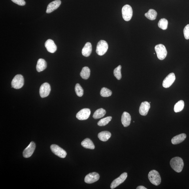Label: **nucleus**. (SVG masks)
I'll return each instance as SVG.
<instances>
[{
    "label": "nucleus",
    "mask_w": 189,
    "mask_h": 189,
    "mask_svg": "<svg viewBox=\"0 0 189 189\" xmlns=\"http://www.w3.org/2000/svg\"><path fill=\"white\" fill-rule=\"evenodd\" d=\"M81 145L84 148L87 149H94L95 146L92 140L87 138L82 142Z\"/></svg>",
    "instance_id": "nucleus-22"
},
{
    "label": "nucleus",
    "mask_w": 189,
    "mask_h": 189,
    "mask_svg": "<svg viewBox=\"0 0 189 189\" xmlns=\"http://www.w3.org/2000/svg\"><path fill=\"white\" fill-rule=\"evenodd\" d=\"M121 69V66L119 65L114 70V75L118 80H120L122 78Z\"/></svg>",
    "instance_id": "nucleus-29"
},
{
    "label": "nucleus",
    "mask_w": 189,
    "mask_h": 189,
    "mask_svg": "<svg viewBox=\"0 0 189 189\" xmlns=\"http://www.w3.org/2000/svg\"><path fill=\"white\" fill-rule=\"evenodd\" d=\"M50 148L53 153L59 157L64 158L67 156V153L65 151L58 145L53 144L51 145Z\"/></svg>",
    "instance_id": "nucleus-7"
},
{
    "label": "nucleus",
    "mask_w": 189,
    "mask_h": 189,
    "mask_svg": "<svg viewBox=\"0 0 189 189\" xmlns=\"http://www.w3.org/2000/svg\"><path fill=\"white\" fill-rule=\"evenodd\" d=\"M112 94V91L109 90V89L105 87H103L102 88L100 92V95L102 97H109L111 96Z\"/></svg>",
    "instance_id": "nucleus-30"
},
{
    "label": "nucleus",
    "mask_w": 189,
    "mask_h": 189,
    "mask_svg": "<svg viewBox=\"0 0 189 189\" xmlns=\"http://www.w3.org/2000/svg\"><path fill=\"white\" fill-rule=\"evenodd\" d=\"M184 102L183 100H180L178 102L174 107V111L175 112H180L182 111L184 107Z\"/></svg>",
    "instance_id": "nucleus-26"
},
{
    "label": "nucleus",
    "mask_w": 189,
    "mask_h": 189,
    "mask_svg": "<svg viewBox=\"0 0 189 189\" xmlns=\"http://www.w3.org/2000/svg\"><path fill=\"white\" fill-rule=\"evenodd\" d=\"M127 177V173L124 172L119 177L114 180L112 182L111 186H110V188L112 189H113L117 187L126 180Z\"/></svg>",
    "instance_id": "nucleus-9"
},
{
    "label": "nucleus",
    "mask_w": 189,
    "mask_h": 189,
    "mask_svg": "<svg viewBox=\"0 0 189 189\" xmlns=\"http://www.w3.org/2000/svg\"><path fill=\"white\" fill-rule=\"evenodd\" d=\"M136 189H147V188H146V187H144V186H140L137 187Z\"/></svg>",
    "instance_id": "nucleus-34"
},
{
    "label": "nucleus",
    "mask_w": 189,
    "mask_h": 189,
    "mask_svg": "<svg viewBox=\"0 0 189 189\" xmlns=\"http://www.w3.org/2000/svg\"><path fill=\"white\" fill-rule=\"evenodd\" d=\"M50 90L51 88L50 84L47 83H44L41 85L40 88V96L42 98L48 96L50 94Z\"/></svg>",
    "instance_id": "nucleus-8"
},
{
    "label": "nucleus",
    "mask_w": 189,
    "mask_h": 189,
    "mask_svg": "<svg viewBox=\"0 0 189 189\" xmlns=\"http://www.w3.org/2000/svg\"><path fill=\"white\" fill-rule=\"evenodd\" d=\"M186 138V135L185 133H181L174 137L171 140L172 144L176 145L180 144L183 142Z\"/></svg>",
    "instance_id": "nucleus-19"
},
{
    "label": "nucleus",
    "mask_w": 189,
    "mask_h": 189,
    "mask_svg": "<svg viewBox=\"0 0 189 189\" xmlns=\"http://www.w3.org/2000/svg\"><path fill=\"white\" fill-rule=\"evenodd\" d=\"M35 144L33 142H31L23 152V156L25 158H28L32 155L35 150Z\"/></svg>",
    "instance_id": "nucleus-12"
},
{
    "label": "nucleus",
    "mask_w": 189,
    "mask_h": 189,
    "mask_svg": "<svg viewBox=\"0 0 189 189\" xmlns=\"http://www.w3.org/2000/svg\"><path fill=\"white\" fill-rule=\"evenodd\" d=\"M155 50L157 56L159 60H162L166 57L167 52L165 47L163 44H160L157 45L155 47Z\"/></svg>",
    "instance_id": "nucleus-3"
},
{
    "label": "nucleus",
    "mask_w": 189,
    "mask_h": 189,
    "mask_svg": "<svg viewBox=\"0 0 189 189\" xmlns=\"http://www.w3.org/2000/svg\"><path fill=\"white\" fill-rule=\"evenodd\" d=\"M92 50V45L90 42H87L83 48L82 53L83 56L85 57L90 56Z\"/></svg>",
    "instance_id": "nucleus-18"
},
{
    "label": "nucleus",
    "mask_w": 189,
    "mask_h": 189,
    "mask_svg": "<svg viewBox=\"0 0 189 189\" xmlns=\"http://www.w3.org/2000/svg\"><path fill=\"white\" fill-rule=\"evenodd\" d=\"M99 174L94 172L87 175L85 178L84 181L86 183L92 184L97 181L99 179Z\"/></svg>",
    "instance_id": "nucleus-13"
},
{
    "label": "nucleus",
    "mask_w": 189,
    "mask_h": 189,
    "mask_svg": "<svg viewBox=\"0 0 189 189\" xmlns=\"http://www.w3.org/2000/svg\"><path fill=\"white\" fill-rule=\"evenodd\" d=\"M112 118L111 117L109 116L102 119L98 122L97 124L99 126H105L109 123L111 120Z\"/></svg>",
    "instance_id": "nucleus-28"
},
{
    "label": "nucleus",
    "mask_w": 189,
    "mask_h": 189,
    "mask_svg": "<svg viewBox=\"0 0 189 189\" xmlns=\"http://www.w3.org/2000/svg\"><path fill=\"white\" fill-rule=\"evenodd\" d=\"M91 114L90 110L88 108H84L81 110L76 114V117L78 120H85L90 117Z\"/></svg>",
    "instance_id": "nucleus-10"
},
{
    "label": "nucleus",
    "mask_w": 189,
    "mask_h": 189,
    "mask_svg": "<svg viewBox=\"0 0 189 189\" xmlns=\"http://www.w3.org/2000/svg\"><path fill=\"white\" fill-rule=\"evenodd\" d=\"M150 108V105L148 102L145 101L141 103L140 106L139 112L142 116H145L148 114Z\"/></svg>",
    "instance_id": "nucleus-14"
},
{
    "label": "nucleus",
    "mask_w": 189,
    "mask_h": 189,
    "mask_svg": "<svg viewBox=\"0 0 189 189\" xmlns=\"http://www.w3.org/2000/svg\"><path fill=\"white\" fill-rule=\"evenodd\" d=\"M108 49L107 42L105 40H101L97 44L96 52L99 56H103L107 52Z\"/></svg>",
    "instance_id": "nucleus-5"
},
{
    "label": "nucleus",
    "mask_w": 189,
    "mask_h": 189,
    "mask_svg": "<svg viewBox=\"0 0 189 189\" xmlns=\"http://www.w3.org/2000/svg\"><path fill=\"white\" fill-rule=\"evenodd\" d=\"M75 91L78 97H82L84 95V90L79 84H77L75 86Z\"/></svg>",
    "instance_id": "nucleus-31"
},
{
    "label": "nucleus",
    "mask_w": 189,
    "mask_h": 189,
    "mask_svg": "<svg viewBox=\"0 0 189 189\" xmlns=\"http://www.w3.org/2000/svg\"><path fill=\"white\" fill-rule=\"evenodd\" d=\"M14 3L20 6H24L26 4L24 0H11Z\"/></svg>",
    "instance_id": "nucleus-33"
},
{
    "label": "nucleus",
    "mask_w": 189,
    "mask_h": 189,
    "mask_svg": "<svg viewBox=\"0 0 189 189\" xmlns=\"http://www.w3.org/2000/svg\"><path fill=\"white\" fill-rule=\"evenodd\" d=\"M111 134L109 131H104L101 132L98 135V137L101 141L103 142L107 141L110 137Z\"/></svg>",
    "instance_id": "nucleus-21"
},
{
    "label": "nucleus",
    "mask_w": 189,
    "mask_h": 189,
    "mask_svg": "<svg viewBox=\"0 0 189 189\" xmlns=\"http://www.w3.org/2000/svg\"><path fill=\"white\" fill-rule=\"evenodd\" d=\"M45 47L48 52L50 53H54L57 50V46L54 42L51 39H48L45 43Z\"/></svg>",
    "instance_id": "nucleus-16"
},
{
    "label": "nucleus",
    "mask_w": 189,
    "mask_h": 189,
    "mask_svg": "<svg viewBox=\"0 0 189 189\" xmlns=\"http://www.w3.org/2000/svg\"><path fill=\"white\" fill-rule=\"evenodd\" d=\"M148 178L151 183L154 185L158 186L161 183V178L157 171L153 170L148 174Z\"/></svg>",
    "instance_id": "nucleus-2"
},
{
    "label": "nucleus",
    "mask_w": 189,
    "mask_h": 189,
    "mask_svg": "<svg viewBox=\"0 0 189 189\" xmlns=\"http://www.w3.org/2000/svg\"><path fill=\"white\" fill-rule=\"evenodd\" d=\"M122 14L125 21L130 20L133 15V10L131 6L129 5H124L122 8Z\"/></svg>",
    "instance_id": "nucleus-6"
},
{
    "label": "nucleus",
    "mask_w": 189,
    "mask_h": 189,
    "mask_svg": "<svg viewBox=\"0 0 189 189\" xmlns=\"http://www.w3.org/2000/svg\"><path fill=\"white\" fill-rule=\"evenodd\" d=\"M61 1L60 0H56L51 2L47 6L46 13L50 14L58 8L61 5Z\"/></svg>",
    "instance_id": "nucleus-15"
},
{
    "label": "nucleus",
    "mask_w": 189,
    "mask_h": 189,
    "mask_svg": "<svg viewBox=\"0 0 189 189\" xmlns=\"http://www.w3.org/2000/svg\"><path fill=\"white\" fill-rule=\"evenodd\" d=\"M184 37L187 40L189 39V24H188L184 27Z\"/></svg>",
    "instance_id": "nucleus-32"
},
{
    "label": "nucleus",
    "mask_w": 189,
    "mask_h": 189,
    "mask_svg": "<svg viewBox=\"0 0 189 189\" xmlns=\"http://www.w3.org/2000/svg\"><path fill=\"white\" fill-rule=\"evenodd\" d=\"M168 25V21L165 18L161 19L159 21L158 23V26L159 28L166 30L167 28Z\"/></svg>",
    "instance_id": "nucleus-27"
},
{
    "label": "nucleus",
    "mask_w": 189,
    "mask_h": 189,
    "mask_svg": "<svg viewBox=\"0 0 189 189\" xmlns=\"http://www.w3.org/2000/svg\"><path fill=\"white\" fill-rule=\"evenodd\" d=\"M170 164L172 169L177 173L181 172L184 166L183 160L181 158L178 157L172 158L170 162Z\"/></svg>",
    "instance_id": "nucleus-1"
},
{
    "label": "nucleus",
    "mask_w": 189,
    "mask_h": 189,
    "mask_svg": "<svg viewBox=\"0 0 189 189\" xmlns=\"http://www.w3.org/2000/svg\"><path fill=\"white\" fill-rule=\"evenodd\" d=\"M90 70L87 67L83 68L80 75L83 79H88L90 78Z\"/></svg>",
    "instance_id": "nucleus-23"
},
{
    "label": "nucleus",
    "mask_w": 189,
    "mask_h": 189,
    "mask_svg": "<svg viewBox=\"0 0 189 189\" xmlns=\"http://www.w3.org/2000/svg\"><path fill=\"white\" fill-rule=\"evenodd\" d=\"M106 113V111L105 109L103 108H100L96 110L94 112L93 115V117L95 119L100 118L105 116Z\"/></svg>",
    "instance_id": "nucleus-24"
},
{
    "label": "nucleus",
    "mask_w": 189,
    "mask_h": 189,
    "mask_svg": "<svg viewBox=\"0 0 189 189\" xmlns=\"http://www.w3.org/2000/svg\"><path fill=\"white\" fill-rule=\"evenodd\" d=\"M47 67V63L44 59H40L38 60L36 69L38 72H40L44 71Z\"/></svg>",
    "instance_id": "nucleus-20"
},
{
    "label": "nucleus",
    "mask_w": 189,
    "mask_h": 189,
    "mask_svg": "<svg viewBox=\"0 0 189 189\" xmlns=\"http://www.w3.org/2000/svg\"><path fill=\"white\" fill-rule=\"evenodd\" d=\"M24 78L23 76L18 74L14 76L11 82L12 87L15 89H20L24 85Z\"/></svg>",
    "instance_id": "nucleus-4"
},
{
    "label": "nucleus",
    "mask_w": 189,
    "mask_h": 189,
    "mask_svg": "<svg viewBox=\"0 0 189 189\" xmlns=\"http://www.w3.org/2000/svg\"><path fill=\"white\" fill-rule=\"evenodd\" d=\"M131 116L128 112H124L122 116L121 122L123 126L125 127H128L130 124Z\"/></svg>",
    "instance_id": "nucleus-17"
},
{
    "label": "nucleus",
    "mask_w": 189,
    "mask_h": 189,
    "mask_svg": "<svg viewBox=\"0 0 189 189\" xmlns=\"http://www.w3.org/2000/svg\"><path fill=\"white\" fill-rule=\"evenodd\" d=\"M175 74L173 73L169 74L163 81V87L166 88L169 87L175 82Z\"/></svg>",
    "instance_id": "nucleus-11"
},
{
    "label": "nucleus",
    "mask_w": 189,
    "mask_h": 189,
    "mask_svg": "<svg viewBox=\"0 0 189 189\" xmlns=\"http://www.w3.org/2000/svg\"><path fill=\"white\" fill-rule=\"evenodd\" d=\"M157 13L154 9H150L148 12L145 14V16L148 19L151 20H156Z\"/></svg>",
    "instance_id": "nucleus-25"
}]
</instances>
